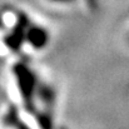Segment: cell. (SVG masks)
<instances>
[{
    "label": "cell",
    "mask_w": 129,
    "mask_h": 129,
    "mask_svg": "<svg viewBox=\"0 0 129 129\" xmlns=\"http://www.w3.org/2000/svg\"><path fill=\"white\" fill-rule=\"evenodd\" d=\"M13 73L26 110L29 113H35V98L40 82L38 80L33 70L21 63L14 65Z\"/></svg>",
    "instance_id": "6da1fadb"
},
{
    "label": "cell",
    "mask_w": 129,
    "mask_h": 129,
    "mask_svg": "<svg viewBox=\"0 0 129 129\" xmlns=\"http://www.w3.org/2000/svg\"><path fill=\"white\" fill-rule=\"evenodd\" d=\"M25 42L33 49L42 50L44 48H46V45L50 42L49 31L42 25L29 24L25 33Z\"/></svg>",
    "instance_id": "7a4b0ae2"
},
{
    "label": "cell",
    "mask_w": 129,
    "mask_h": 129,
    "mask_svg": "<svg viewBox=\"0 0 129 129\" xmlns=\"http://www.w3.org/2000/svg\"><path fill=\"white\" fill-rule=\"evenodd\" d=\"M4 123H5V125L13 129H31L26 123H24L19 118V114H18L16 109H14V108L9 109V112L6 113V115L4 118Z\"/></svg>",
    "instance_id": "3957f363"
},
{
    "label": "cell",
    "mask_w": 129,
    "mask_h": 129,
    "mask_svg": "<svg viewBox=\"0 0 129 129\" xmlns=\"http://www.w3.org/2000/svg\"><path fill=\"white\" fill-rule=\"evenodd\" d=\"M37 96L46 105H53L54 100H55V91L53 90V88L45 84H39L38 89V94Z\"/></svg>",
    "instance_id": "277c9868"
},
{
    "label": "cell",
    "mask_w": 129,
    "mask_h": 129,
    "mask_svg": "<svg viewBox=\"0 0 129 129\" xmlns=\"http://www.w3.org/2000/svg\"><path fill=\"white\" fill-rule=\"evenodd\" d=\"M37 123L40 127V129H54V123H53V117L48 112H39L35 113Z\"/></svg>",
    "instance_id": "5b68a950"
},
{
    "label": "cell",
    "mask_w": 129,
    "mask_h": 129,
    "mask_svg": "<svg viewBox=\"0 0 129 129\" xmlns=\"http://www.w3.org/2000/svg\"><path fill=\"white\" fill-rule=\"evenodd\" d=\"M49 1H51L54 4H72L75 0H49Z\"/></svg>",
    "instance_id": "8992f818"
}]
</instances>
